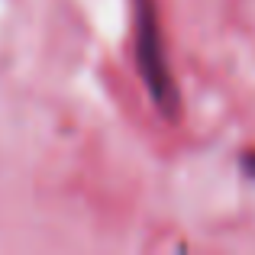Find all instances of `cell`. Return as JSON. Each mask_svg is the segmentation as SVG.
Wrapping results in <instances>:
<instances>
[{
    "instance_id": "1",
    "label": "cell",
    "mask_w": 255,
    "mask_h": 255,
    "mask_svg": "<svg viewBox=\"0 0 255 255\" xmlns=\"http://www.w3.org/2000/svg\"><path fill=\"white\" fill-rule=\"evenodd\" d=\"M136 65L155 107L165 117H174L178 113V87H174L168 68L162 26H158V13L152 6V0H136Z\"/></svg>"
}]
</instances>
